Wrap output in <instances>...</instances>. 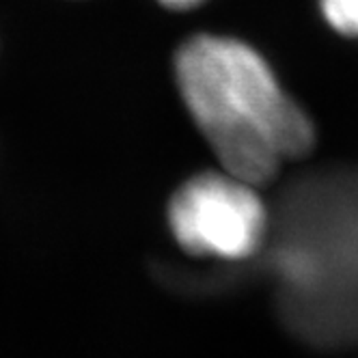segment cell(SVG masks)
I'll return each instance as SVG.
<instances>
[{"instance_id":"cell-1","label":"cell","mask_w":358,"mask_h":358,"mask_svg":"<svg viewBox=\"0 0 358 358\" xmlns=\"http://www.w3.org/2000/svg\"><path fill=\"white\" fill-rule=\"evenodd\" d=\"M175 73L184 104L224 173L259 188L285 162L313 151L309 115L244 41L196 35L179 48Z\"/></svg>"},{"instance_id":"cell-3","label":"cell","mask_w":358,"mask_h":358,"mask_svg":"<svg viewBox=\"0 0 358 358\" xmlns=\"http://www.w3.org/2000/svg\"><path fill=\"white\" fill-rule=\"evenodd\" d=\"M320 7L332 29L358 39V0H320Z\"/></svg>"},{"instance_id":"cell-2","label":"cell","mask_w":358,"mask_h":358,"mask_svg":"<svg viewBox=\"0 0 358 358\" xmlns=\"http://www.w3.org/2000/svg\"><path fill=\"white\" fill-rule=\"evenodd\" d=\"M169 227L184 250L236 262L262 246L268 212L255 186L224 171L201 173L173 194Z\"/></svg>"},{"instance_id":"cell-4","label":"cell","mask_w":358,"mask_h":358,"mask_svg":"<svg viewBox=\"0 0 358 358\" xmlns=\"http://www.w3.org/2000/svg\"><path fill=\"white\" fill-rule=\"evenodd\" d=\"M160 3L169 9H177V11H184V9H192L196 5H201L203 0H160Z\"/></svg>"}]
</instances>
